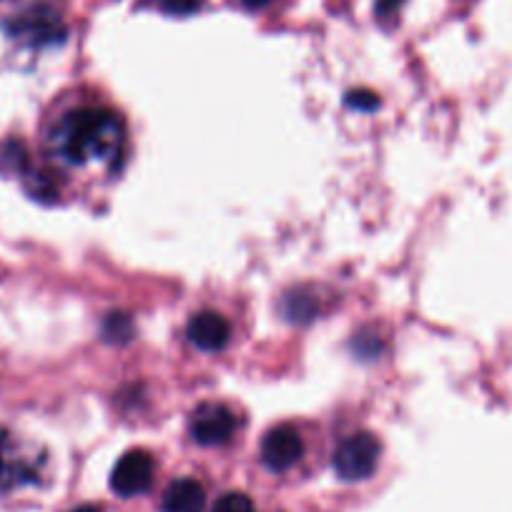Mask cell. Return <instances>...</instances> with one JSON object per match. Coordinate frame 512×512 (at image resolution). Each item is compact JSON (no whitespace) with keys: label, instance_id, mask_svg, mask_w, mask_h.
I'll list each match as a JSON object with an SVG mask.
<instances>
[{"label":"cell","instance_id":"obj_14","mask_svg":"<svg viewBox=\"0 0 512 512\" xmlns=\"http://www.w3.org/2000/svg\"><path fill=\"white\" fill-rule=\"evenodd\" d=\"M71 512H101V510H98V507H93V505H81V507H76V510H71Z\"/></svg>","mask_w":512,"mask_h":512},{"label":"cell","instance_id":"obj_1","mask_svg":"<svg viewBox=\"0 0 512 512\" xmlns=\"http://www.w3.org/2000/svg\"><path fill=\"white\" fill-rule=\"evenodd\" d=\"M126 146L121 116L103 106L63 113L48 134V149L66 166H116Z\"/></svg>","mask_w":512,"mask_h":512},{"label":"cell","instance_id":"obj_13","mask_svg":"<svg viewBox=\"0 0 512 512\" xmlns=\"http://www.w3.org/2000/svg\"><path fill=\"white\" fill-rule=\"evenodd\" d=\"M246 8H264L267 3H272V0H241Z\"/></svg>","mask_w":512,"mask_h":512},{"label":"cell","instance_id":"obj_8","mask_svg":"<svg viewBox=\"0 0 512 512\" xmlns=\"http://www.w3.org/2000/svg\"><path fill=\"white\" fill-rule=\"evenodd\" d=\"M206 492L201 482L194 477H181V480L171 482L164 492V512H204Z\"/></svg>","mask_w":512,"mask_h":512},{"label":"cell","instance_id":"obj_3","mask_svg":"<svg viewBox=\"0 0 512 512\" xmlns=\"http://www.w3.org/2000/svg\"><path fill=\"white\" fill-rule=\"evenodd\" d=\"M154 457L146 450H131L116 462L111 472V490L121 497L144 495L154 485Z\"/></svg>","mask_w":512,"mask_h":512},{"label":"cell","instance_id":"obj_10","mask_svg":"<svg viewBox=\"0 0 512 512\" xmlns=\"http://www.w3.org/2000/svg\"><path fill=\"white\" fill-rule=\"evenodd\" d=\"M214 512H256L254 502L244 492H226L216 500Z\"/></svg>","mask_w":512,"mask_h":512},{"label":"cell","instance_id":"obj_2","mask_svg":"<svg viewBox=\"0 0 512 512\" xmlns=\"http://www.w3.org/2000/svg\"><path fill=\"white\" fill-rule=\"evenodd\" d=\"M379 452H382V445H379V440L372 432H354V435L344 437V440L339 442V447L334 450L332 465L342 480H367V477L377 470Z\"/></svg>","mask_w":512,"mask_h":512},{"label":"cell","instance_id":"obj_11","mask_svg":"<svg viewBox=\"0 0 512 512\" xmlns=\"http://www.w3.org/2000/svg\"><path fill=\"white\" fill-rule=\"evenodd\" d=\"M161 8L169 13H176V16H184V13H191L199 8V0H161Z\"/></svg>","mask_w":512,"mask_h":512},{"label":"cell","instance_id":"obj_9","mask_svg":"<svg viewBox=\"0 0 512 512\" xmlns=\"http://www.w3.org/2000/svg\"><path fill=\"white\" fill-rule=\"evenodd\" d=\"M18 33H21V36H28L36 43H53L56 38L63 36V26L53 13L33 11L28 13L26 18H21V23H18Z\"/></svg>","mask_w":512,"mask_h":512},{"label":"cell","instance_id":"obj_5","mask_svg":"<svg viewBox=\"0 0 512 512\" xmlns=\"http://www.w3.org/2000/svg\"><path fill=\"white\" fill-rule=\"evenodd\" d=\"M191 437H194L199 445L214 447L224 445L231 440V435L236 432V415L226 405H201L199 410L191 415Z\"/></svg>","mask_w":512,"mask_h":512},{"label":"cell","instance_id":"obj_4","mask_svg":"<svg viewBox=\"0 0 512 512\" xmlns=\"http://www.w3.org/2000/svg\"><path fill=\"white\" fill-rule=\"evenodd\" d=\"M38 465L11 432H0V492L36 482Z\"/></svg>","mask_w":512,"mask_h":512},{"label":"cell","instance_id":"obj_6","mask_svg":"<svg viewBox=\"0 0 512 512\" xmlns=\"http://www.w3.org/2000/svg\"><path fill=\"white\" fill-rule=\"evenodd\" d=\"M304 455L302 435L292 425H277L264 435L262 462L272 472H284L297 465Z\"/></svg>","mask_w":512,"mask_h":512},{"label":"cell","instance_id":"obj_12","mask_svg":"<svg viewBox=\"0 0 512 512\" xmlns=\"http://www.w3.org/2000/svg\"><path fill=\"white\" fill-rule=\"evenodd\" d=\"M349 103L354 106H364V108H374L377 106V96H372L369 91H359V93H349Z\"/></svg>","mask_w":512,"mask_h":512},{"label":"cell","instance_id":"obj_7","mask_svg":"<svg viewBox=\"0 0 512 512\" xmlns=\"http://www.w3.org/2000/svg\"><path fill=\"white\" fill-rule=\"evenodd\" d=\"M186 337L191 339L194 347L204 349V352H219L229 344L231 324L216 312H199L191 317Z\"/></svg>","mask_w":512,"mask_h":512}]
</instances>
